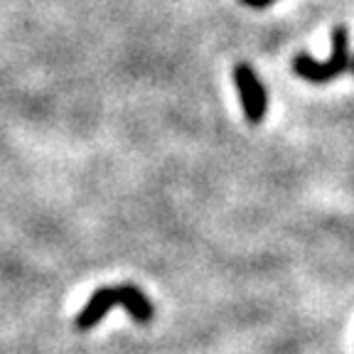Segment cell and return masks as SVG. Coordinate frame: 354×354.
<instances>
[{
	"mask_svg": "<svg viewBox=\"0 0 354 354\" xmlns=\"http://www.w3.org/2000/svg\"><path fill=\"white\" fill-rule=\"evenodd\" d=\"M349 35L347 28H335L332 30V52L325 62H315L310 55H298L293 59V72L300 79L310 84H327L332 79H337L339 74H344L347 69H352L349 62Z\"/></svg>",
	"mask_w": 354,
	"mask_h": 354,
	"instance_id": "obj_2",
	"label": "cell"
},
{
	"mask_svg": "<svg viewBox=\"0 0 354 354\" xmlns=\"http://www.w3.org/2000/svg\"><path fill=\"white\" fill-rule=\"evenodd\" d=\"M352 72H354V59H352Z\"/></svg>",
	"mask_w": 354,
	"mask_h": 354,
	"instance_id": "obj_5",
	"label": "cell"
},
{
	"mask_svg": "<svg viewBox=\"0 0 354 354\" xmlns=\"http://www.w3.org/2000/svg\"><path fill=\"white\" fill-rule=\"evenodd\" d=\"M113 305H123V308L128 310V315H131L136 322H140V325H148L155 315L153 303L145 298L143 290L126 283V286L99 288V290H94V295L88 298V303L79 310L77 320H74V327L82 332L91 330V327H96L101 320H104L106 313H109Z\"/></svg>",
	"mask_w": 354,
	"mask_h": 354,
	"instance_id": "obj_1",
	"label": "cell"
},
{
	"mask_svg": "<svg viewBox=\"0 0 354 354\" xmlns=\"http://www.w3.org/2000/svg\"><path fill=\"white\" fill-rule=\"evenodd\" d=\"M234 82H236L239 94H241L246 121L254 123V126L261 123L266 116V109H268V96H266V88L261 84L259 74L249 64H236L234 66Z\"/></svg>",
	"mask_w": 354,
	"mask_h": 354,
	"instance_id": "obj_3",
	"label": "cell"
},
{
	"mask_svg": "<svg viewBox=\"0 0 354 354\" xmlns=\"http://www.w3.org/2000/svg\"><path fill=\"white\" fill-rule=\"evenodd\" d=\"M243 6H249V8H256V10H261V8H268L273 6L276 0H241Z\"/></svg>",
	"mask_w": 354,
	"mask_h": 354,
	"instance_id": "obj_4",
	"label": "cell"
}]
</instances>
